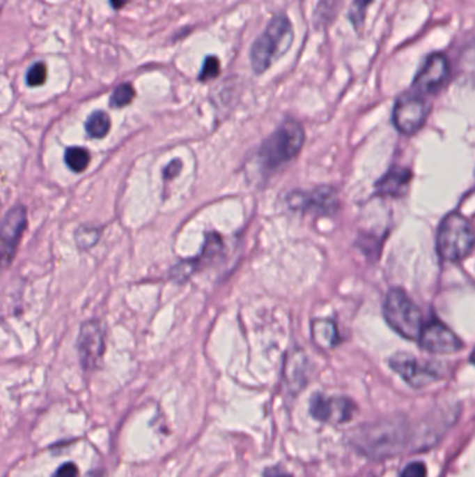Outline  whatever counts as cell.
Masks as SVG:
<instances>
[{"mask_svg": "<svg viewBox=\"0 0 475 477\" xmlns=\"http://www.w3.org/2000/svg\"><path fill=\"white\" fill-rule=\"evenodd\" d=\"M294 39L293 25L283 13L276 14L267 22L263 32L254 40L249 52L251 67L255 74L265 73L273 61L280 59L290 49Z\"/></svg>", "mask_w": 475, "mask_h": 477, "instance_id": "cell-1", "label": "cell"}, {"mask_svg": "<svg viewBox=\"0 0 475 477\" xmlns=\"http://www.w3.org/2000/svg\"><path fill=\"white\" fill-rule=\"evenodd\" d=\"M304 130L299 123L286 120L260 146L258 159L265 170H272L293 159L304 144Z\"/></svg>", "mask_w": 475, "mask_h": 477, "instance_id": "cell-2", "label": "cell"}, {"mask_svg": "<svg viewBox=\"0 0 475 477\" xmlns=\"http://www.w3.org/2000/svg\"><path fill=\"white\" fill-rule=\"evenodd\" d=\"M386 322L398 335L408 340H416L422 329V315L416 304L398 287L390 289L383 304Z\"/></svg>", "mask_w": 475, "mask_h": 477, "instance_id": "cell-3", "label": "cell"}, {"mask_svg": "<svg viewBox=\"0 0 475 477\" xmlns=\"http://www.w3.org/2000/svg\"><path fill=\"white\" fill-rule=\"evenodd\" d=\"M474 244V233L469 222L460 213L447 215L439 227L436 248L444 261H460L467 257Z\"/></svg>", "mask_w": 475, "mask_h": 477, "instance_id": "cell-4", "label": "cell"}, {"mask_svg": "<svg viewBox=\"0 0 475 477\" xmlns=\"http://www.w3.org/2000/svg\"><path fill=\"white\" fill-rule=\"evenodd\" d=\"M429 106L426 100L414 92L401 95L393 109V123L396 128L405 135L418 131L426 120Z\"/></svg>", "mask_w": 475, "mask_h": 477, "instance_id": "cell-5", "label": "cell"}, {"mask_svg": "<svg viewBox=\"0 0 475 477\" xmlns=\"http://www.w3.org/2000/svg\"><path fill=\"white\" fill-rule=\"evenodd\" d=\"M26 227V209L22 205L11 208L3 218L0 226V268L13 262L21 236Z\"/></svg>", "mask_w": 475, "mask_h": 477, "instance_id": "cell-6", "label": "cell"}, {"mask_svg": "<svg viewBox=\"0 0 475 477\" xmlns=\"http://www.w3.org/2000/svg\"><path fill=\"white\" fill-rule=\"evenodd\" d=\"M416 340L419 342L421 347L432 353L447 354L458 351L462 347V342L458 339V336L436 318L422 325Z\"/></svg>", "mask_w": 475, "mask_h": 477, "instance_id": "cell-7", "label": "cell"}, {"mask_svg": "<svg viewBox=\"0 0 475 477\" xmlns=\"http://www.w3.org/2000/svg\"><path fill=\"white\" fill-rule=\"evenodd\" d=\"M449 75V61L442 53L426 57L421 70L412 81V91L418 95H428L442 86Z\"/></svg>", "mask_w": 475, "mask_h": 477, "instance_id": "cell-8", "label": "cell"}, {"mask_svg": "<svg viewBox=\"0 0 475 477\" xmlns=\"http://www.w3.org/2000/svg\"><path fill=\"white\" fill-rule=\"evenodd\" d=\"M389 364L391 370L396 371L412 388H423L439 379V375L435 370L419 363L415 357L407 353H396L390 357Z\"/></svg>", "mask_w": 475, "mask_h": 477, "instance_id": "cell-9", "label": "cell"}, {"mask_svg": "<svg viewBox=\"0 0 475 477\" xmlns=\"http://www.w3.org/2000/svg\"><path fill=\"white\" fill-rule=\"evenodd\" d=\"M103 335L96 321L82 324L78 335V353L84 368H95L103 356Z\"/></svg>", "mask_w": 475, "mask_h": 477, "instance_id": "cell-10", "label": "cell"}, {"mask_svg": "<svg viewBox=\"0 0 475 477\" xmlns=\"http://www.w3.org/2000/svg\"><path fill=\"white\" fill-rule=\"evenodd\" d=\"M288 205L304 212L329 213L337 208V195L330 187H320L309 192H293L288 197Z\"/></svg>", "mask_w": 475, "mask_h": 477, "instance_id": "cell-11", "label": "cell"}, {"mask_svg": "<svg viewBox=\"0 0 475 477\" xmlns=\"http://www.w3.org/2000/svg\"><path fill=\"white\" fill-rule=\"evenodd\" d=\"M311 414L320 421H347L354 413V403L347 397H327L316 393L311 399Z\"/></svg>", "mask_w": 475, "mask_h": 477, "instance_id": "cell-12", "label": "cell"}, {"mask_svg": "<svg viewBox=\"0 0 475 477\" xmlns=\"http://www.w3.org/2000/svg\"><path fill=\"white\" fill-rule=\"evenodd\" d=\"M411 172L404 167H391L377 183L376 191L383 195H401L408 186Z\"/></svg>", "mask_w": 475, "mask_h": 477, "instance_id": "cell-13", "label": "cell"}, {"mask_svg": "<svg viewBox=\"0 0 475 477\" xmlns=\"http://www.w3.org/2000/svg\"><path fill=\"white\" fill-rule=\"evenodd\" d=\"M312 338L316 346L322 349H332L340 342V336L336 324L329 318H318L311 325Z\"/></svg>", "mask_w": 475, "mask_h": 477, "instance_id": "cell-14", "label": "cell"}, {"mask_svg": "<svg viewBox=\"0 0 475 477\" xmlns=\"http://www.w3.org/2000/svg\"><path fill=\"white\" fill-rule=\"evenodd\" d=\"M85 130L88 135L92 138H103L110 130V117L107 116V113L96 110L88 117L85 123Z\"/></svg>", "mask_w": 475, "mask_h": 477, "instance_id": "cell-15", "label": "cell"}, {"mask_svg": "<svg viewBox=\"0 0 475 477\" xmlns=\"http://www.w3.org/2000/svg\"><path fill=\"white\" fill-rule=\"evenodd\" d=\"M64 160L72 172L79 173L88 167L89 160H91V155L85 148L70 146L64 152Z\"/></svg>", "mask_w": 475, "mask_h": 477, "instance_id": "cell-16", "label": "cell"}, {"mask_svg": "<svg viewBox=\"0 0 475 477\" xmlns=\"http://www.w3.org/2000/svg\"><path fill=\"white\" fill-rule=\"evenodd\" d=\"M134 98H135V89L132 88L131 84L125 82V84L118 85L114 89L110 98V105L114 107H123V106L130 105Z\"/></svg>", "mask_w": 475, "mask_h": 477, "instance_id": "cell-17", "label": "cell"}, {"mask_svg": "<svg viewBox=\"0 0 475 477\" xmlns=\"http://www.w3.org/2000/svg\"><path fill=\"white\" fill-rule=\"evenodd\" d=\"M372 1L373 0H352L351 7L348 10V18L355 28H359V25L364 22L366 8Z\"/></svg>", "mask_w": 475, "mask_h": 477, "instance_id": "cell-18", "label": "cell"}, {"mask_svg": "<svg viewBox=\"0 0 475 477\" xmlns=\"http://www.w3.org/2000/svg\"><path fill=\"white\" fill-rule=\"evenodd\" d=\"M46 78H47V68H46V64L42 61L32 64L26 73V84L29 86L43 85Z\"/></svg>", "mask_w": 475, "mask_h": 477, "instance_id": "cell-19", "label": "cell"}, {"mask_svg": "<svg viewBox=\"0 0 475 477\" xmlns=\"http://www.w3.org/2000/svg\"><path fill=\"white\" fill-rule=\"evenodd\" d=\"M99 238V230L93 227H81L75 233V240L78 247L81 248H89L92 247Z\"/></svg>", "mask_w": 475, "mask_h": 477, "instance_id": "cell-20", "label": "cell"}, {"mask_svg": "<svg viewBox=\"0 0 475 477\" xmlns=\"http://www.w3.org/2000/svg\"><path fill=\"white\" fill-rule=\"evenodd\" d=\"M220 73V61L216 56H208L203 61L202 70L199 73V80L201 81H208L212 80L215 77H217V74Z\"/></svg>", "mask_w": 475, "mask_h": 477, "instance_id": "cell-21", "label": "cell"}, {"mask_svg": "<svg viewBox=\"0 0 475 477\" xmlns=\"http://www.w3.org/2000/svg\"><path fill=\"white\" fill-rule=\"evenodd\" d=\"M400 477H426V466L422 462L408 463Z\"/></svg>", "mask_w": 475, "mask_h": 477, "instance_id": "cell-22", "label": "cell"}, {"mask_svg": "<svg viewBox=\"0 0 475 477\" xmlns=\"http://www.w3.org/2000/svg\"><path fill=\"white\" fill-rule=\"evenodd\" d=\"M53 477H78V469L74 463H64L54 471Z\"/></svg>", "mask_w": 475, "mask_h": 477, "instance_id": "cell-23", "label": "cell"}, {"mask_svg": "<svg viewBox=\"0 0 475 477\" xmlns=\"http://www.w3.org/2000/svg\"><path fill=\"white\" fill-rule=\"evenodd\" d=\"M265 476L266 477H288L286 473L280 471L279 469H269L265 471Z\"/></svg>", "mask_w": 475, "mask_h": 477, "instance_id": "cell-24", "label": "cell"}, {"mask_svg": "<svg viewBox=\"0 0 475 477\" xmlns=\"http://www.w3.org/2000/svg\"><path fill=\"white\" fill-rule=\"evenodd\" d=\"M128 1H130V0H110V4H111V7H113L114 10H120V8H123Z\"/></svg>", "mask_w": 475, "mask_h": 477, "instance_id": "cell-25", "label": "cell"}]
</instances>
